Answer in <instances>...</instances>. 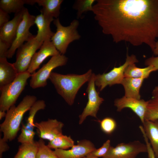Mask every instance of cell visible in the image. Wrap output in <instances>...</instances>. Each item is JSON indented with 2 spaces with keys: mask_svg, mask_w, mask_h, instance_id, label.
<instances>
[{
  "mask_svg": "<svg viewBox=\"0 0 158 158\" xmlns=\"http://www.w3.org/2000/svg\"><path fill=\"white\" fill-rule=\"evenodd\" d=\"M153 90L154 91H158V85L156 86Z\"/></svg>",
  "mask_w": 158,
  "mask_h": 158,
  "instance_id": "ab89813d",
  "label": "cell"
},
{
  "mask_svg": "<svg viewBox=\"0 0 158 158\" xmlns=\"http://www.w3.org/2000/svg\"><path fill=\"white\" fill-rule=\"evenodd\" d=\"M59 54L51 40L45 41L39 51L34 55L27 71L31 74L34 73L47 58Z\"/></svg>",
  "mask_w": 158,
  "mask_h": 158,
  "instance_id": "2e32d148",
  "label": "cell"
},
{
  "mask_svg": "<svg viewBox=\"0 0 158 158\" xmlns=\"http://www.w3.org/2000/svg\"><path fill=\"white\" fill-rule=\"evenodd\" d=\"M92 73L91 69L82 75H63L52 72L49 79L58 93L68 105L71 106L79 90L85 83L88 82Z\"/></svg>",
  "mask_w": 158,
  "mask_h": 158,
  "instance_id": "7a4b0ae2",
  "label": "cell"
},
{
  "mask_svg": "<svg viewBox=\"0 0 158 158\" xmlns=\"http://www.w3.org/2000/svg\"><path fill=\"white\" fill-rule=\"evenodd\" d=\"M144 79L142 78H124L121 84L124 89V96L140 99V90Z\"/></svg>",
  "mask_w": 158,
  "mask_h": 158,
  "instance_id": "44dd1931",
  "label": "cell"
},
{
  "mask_svg": "<svg viewBox=\"0 0 158 158\" xmlns=\"http://www.w3.org/2000/svg\"><path fill=\"white\" fill-rule=\"evenodd\" d=\"M96 149L91 141L85 139L78 141L70 149H56L54 151L59 158H83Z\"/></svg>",
  "mask_w": 158,
  "mask_h": 158,
  "instance_id": "4fadbf2b",
  "label": "cell"
},
{
  "mask_svg": "<svg viewBox=\"0 0 158 158\" xmlns=\"http://www.w3.org/2000/svg\"><path fill=\"white\" fill-rule=\"evenodd\" d=\"M147 152L145 144L138 140H134L127 143H121L115 147L111 146L102 158H136L139 154Z\"/></svg>",
  "mask_w": 158,
  "mask_h": 158,
  "instance_id": "30bf717a",
  "label": "cell"
},
{
  "mask_svg": "<svg viewBox=\"0 0 158 158\" xmlns=\"http://www.w3.org/2000/svg\"><path fill=\"white\" fill-rule=\"evenodd\" d=\"M63 0H34L39 6H42L41 13L51 18H58L60 14L61 6Z\"/></svg>",
  "mask_w": 158,
  "mask_h": 158,
  "instance_id": "7402d4cb",
  "label": "cell"
},
{
  "mask_svg": "<svg viewBox=\"0 0 158 158\" xmlns=\"http://www.w3.org/2000/svg\"><path fill=\"white\" fill-rule=\"evenodd\" d=\"M139 128L143 135L145 144L147 146V152L148 154V158H156L154 152L151 147L148 139L145 134L143 126L140 125L139 126Z\"/></svg>",
  "mask_w": 158,
  "mask_h": 158,
  "instance_id": "1f68e13d",
  "label": "cell"
},
{
  "mask_svg": "<svg viewBox=\"0 0 158 158\" xmlns=\"http://www.w3.org/2000/svg\"><path fill=\"white\" fill-rule=\"evenodd\" d=\"M96 1V0H76L73 8L77 11V18L78 19L81 18L83 13L90 11L92 12L93 4Z\"/></svg>",
  "mask_w": 158,
  "mask_h": 158,
  "instance_id": "83f0119b",
  "label": "cell"
},
{
  "mask_svg": "<svg viewBox=\"0 0 158 158\" xmlns=\"http://www.w3.org/2000/svg\"><path fill=\"white\" fill-rule=\"evenodd\" d=\"M37 142L39 149L36 158H59L43 140L40 138Z\"/></svg>",
  "mask_w": 158,
  "mask_h": 158,
  "instance_id": "f1b7e54d",
  "label": "cell"
},
{
  "mask_svg": "<svg viewBox=\"0 0 158 158\" xmlns=\"http://www.w3.org/2000/svg\"><path fill=\"white\" fill-rule=\"evenodd\" d=\"M153 71L155 70L152 66L140 68L137 67L135 63H133L129 65L125 69L124 78H142L145 79L147 78L150 73Z\"/></svg>",
  "mask_w": 158,
  "mask_h": 158,
  "instance_id": "603a6c76",
  "label": "cell"
},
{
  "mask_svg": "<svg viewBox=\"0 0 158 158\" xmlns=\"http://www.w3.org/2000/svg\"><path fill=\"white\" fill-rule=\"evenodd\" d=\"M111 146L110 140H108L104 143L101 147L98 149H96L89 154L97 157L102 158L107 154Z\"/></svg>",
  "mask_w": 158,
  "mask_h": 158,
  "instance_id": "4dcf8cb0",
  "label": "cell"
},
{
  "mask_svg": "<svg viewBox=\"0 0 158 158\" xmlns=\"http://www.w3.org/2000/svg\"><path fill=\"white\" fill-rule=\"evenodd\" d=\"M54 24L56 27V32L51 39V41L61 54L66 52L69 44L79 40L81 36L77 30L79 22L77 19L73 20L70 25L64 26L61 24L59 18L54 19Z\"/></svg>",
  "mask_w": 158,
  "mask_h": 158,
  "instance_id": "277c9868",
  "label": "cell"
},
{
  "mask_svg": "<svg viewBox=\"0 0 158 158\" xmlns=\"http://www.w3.org/2000/svg\"><path fill=\"white\" fill-rule=\"evenodd\" d=\"M145 65L147 66H152L154 68L155 71L158 70V56H152L145 60Z\"/></svg>",
  "mask_w": 158,
  "mask_h": 158,
  "instance_id": "d6a6232c",
  "label": "cell"
},
{
  "mask_svg": "<svg viewBox=\"0 0 158 158\" xmlns=\"http://www.w3.org/2000/svg\"><path fill=\"white\" fill-rule=\"evenodd\" d=\"M152 52L154 55L156 56H158V41H157L155 47Z\"/></svg>",
  "mask_w": 158,
  "mask_h": 158,
  "instance_id": "8d00e7d4",
  "label": "cell"
},
{
  "mask_svg": "<svg viewBox=\"0 0 158 158\" xmlns=\"http://www.w3.org/2000/svg\"><path fill=\"white\" fill-rule=\"evenodd\" d=\"M43 43L35 36L18 49L16 60L13 63L18 73L27 71L34 55Z\"/></svg>",
  "mask_w": 158,
  "mask_h": 158,
  "instance_id": "9c48e42d",
  "label": "cell"
},
{
  "mask_svg": "<svg viewBox=\"0 0 158 158\" xmlns=\"http://www.w3.org/2000/svg\"><path fill=\"white\" fill-rule=\"evenodd\" d=\"M25 8L15 13L14 18L0 28V40L11 46L16 37L19 25L22 18Z\"/></svg>",
  "mask_w": 158,
  "mask_h": 158,
  "instance_id": "e0dca14e",
  "label": "cell"
},
{
  "mask_svg": "<svg viewBox=\"0 0 158 158\" xmlns=\"http://www.w3.org/2000/svg\"><path fill=\"white\" fill-rule=\"evenodd\" d=\"M54 18L45 16L42 13L37 15L35 23L38 29L37 32L35 36L39 41L44 42L47 40H51L54 33L51 30L50 25L54 21Z\"/></svg>",
  "mask_w": 158,
  "mask_h": 158,
  "instance_id": "ac0fdd59",
  "label": "cell"
},
{
  "mask_svg": "<svg viewBox=\"0 0 158 158\" xmlns=\"http://www.w3.org/2000/svg\"><path fill=\"white\" fill-rule=\"evenodd\" d=\"M35 16L31 15L28 9L25 8L22 18L19 25L15 37L6 54V57H12L15 51L25 42H27L34 36L30 32V28L35 24Z\"/></svg>",
  "mask_w": 158,
  "mask_h": 158,
  "instance_id": "ba28073f",
  "label": "cell"
},
{
  "mask_svg": "<svg viewBox=\"0 0 158 158\" xmlns=\"http://www.w3.org/2000/svg\"><path fill=\"white\" fill-rule=\"evenodd\" d=\"M6 141L4 140L2 138L0 137V158H2L3 153L8 151L9 149V146Z\"/></svg>",
  "mask_w": 158,
  "mask_h": 158,
  "instance_id": "d590c367",
  "label": "cell"
},
{
  "mask_svg": "<svg viewBox=\"0 0 158 158\" xmlns=\"http://www.w3.org/2000/svg\"><path fill=\"white\" fill-rule=\"evenodd\" d=\"M6 115V111L0 110V120H1L4 117H5Z\"/></svg>",
  "mask_w": 158,
  "mask_h": 158,
  "instance_id": "74e56055",
  "label": "cell"
},
{
  "mask_svg": "<svg viewBox=\"0 0 158 158\" xmlns=\"http://www.w3.org/2000/svg\"><path fill=\"white\" fill-rule=\"evenodd\" d=\"M46 107L45 101L42 100H37L31 107L26 123L22 125L20 133L17 138L18 142L22 143L31 142L35 141V116L38 111L44 109Z\"/></svg>",
  "mask_w": 158,
  "mask_h": 158,
  "instance_id": "7c38bea8",
  "label": "cell"
},
{
  "mask_svg": "<svg viewBox=\"0 0 158 158\" xmlns=\"http://www.w3.org/2000/svg\"><path fill=\"white\" fill-rule=\"evenodd\" d=\"M37 101L34 95H26L18 105H14L6 111L4 121L0 125V131L3 133V139L6 141L14 140L17 136L25 113L29 111Z\"/></svg>",
  "mask_w": 158,
  "mask_h": 158,
  "instance_id": "3957f363",
  "label": "cell"
},
{
  "mask_svg": "<svg viewBox=\"0 0 158 158\" xmlns=\"http://www.w3.org/2000/svg\"><path fill=\"white\" fill-rule=\"evenodd\" d=\"M147 104V101L124 96L115 99L114 101V105L116 107L117 111L120 112L125 108H130L139 117L142 123L145 121Z\"/></svg>",
  "mask_w": 158,
  "mask_h": 158,
  "instance_id": "9a60e30c",
  "label": "cell"
},
{
  "mask_svg": "<svg viewBox=\"0 0 158 158\" xmlns=\"http://www.w3.org/2000/svg\"><path fill=\"white\" fill-rule=\"evenodd\" d=\"M28 0H0V8L8 14L18 13L24 9Z\"/></svg>",
  "mask_w": 158,
  "mask_h": 158,
  "instance_id": "4316f807",
  "label": "cell"
},
{
  "mask_svg": "<svg viewBox=\"0 0 158 158\" xmlns=\"http://www.w3.org/2000/svg\"><path fill=\"white\" fill-rule=\"evenodd\" d=\"M47 145L51 149L66 150L74 145V142L70 136L62 134L49 141Z\"/></svg>",
  "mask_w": 158,
  "mask_h": 158,
  "instance_id": "484cf974",
  "label": "cell"
},
{
  "mask_svg": "<svg viewBox=\"0 0 158 158\" xmlns=\"http://www.w3.org/2000/svg\"><path fill=\"white\" fill-rule=\"evenodd\" d=\"M92 12L102 32L114 42L144 44L154 50L158 38V0H96Z\"/></svg>",
  "mask_w": 158,
  "mask_h": 158,
  "instance_id": "6da1fadb",
  "label": "cell"
},
{
  "mask_svg": "<svg viewBox=\"0 0 158 158\" xmlns=\"http://www.w3.org/2000/svg\"><path fill=\"white\" fill-rule=\"evenodd\" d=\"M138 62L135 55H127L125 63L122 65L114 67L107 73L95 75V86L101 91L108 85L111 86L116 84H121L124 78V72L127 67L130 64Z\"/></svg>",
  "mask_w": 158,
  "mask_h": 158,
  "instance_id": "8992f818",
  "label": "cell"
},
{
  "mask_svg": "<svg viewBox=\"0 0 158 158\" xmlns=\"http://www.w3.org/2000/svg\"><path fill=\"white\" fill-rule=\"evenodd\" d=\"M100 127L101 129L104 133L110 134L115 130L116 127V123L113 118L107 117L100 121Z\"/></svg>",
  "mask_w": 158,
  "mask_h": 158,
  "instance_id": "f546056e",
  "label": "cell"
},
{
  "mask_svg": "<svg viewBox=\"0 0 158 158\" xmlns=\"http://www.w3.org/2000/svg\"><path fill=\"white\" fill-rule=\"evenodd\" d=\"M68 60L67 57L60 54L52 56L40 69L32 74L30 82V87L35 89L46 86L47 80L49 79L53 70L59 66L65 65Z\"/></svg>",
  "mask_w": 158,
  "mask_h": 158,
  "instance_id": "52a82bcc",
  "label": "cell"
},
{
  "mask_svg": "<svg viewBox=\"0 0 158 158\" xmlns=\"http://www.w3.org/2000/svg\"><path fill=\"white\" fill-rule=\"evenodd\" d=\"M10 47L7 43L0 40V58L6 57L7 52Z\"/></svg>",
  "mask_w": 158,
  "mask_h": 158,
  "instance_id": "836d02e7",
  "label": "cell"
},
{
  "mask_svg": "<svg viewBox=\"0 0 158 158\" xmlns=\"http://www.w3.org/2000/svg\"><path fill=\"white\" fill-rule=\"evenodd\" d=\"M40 139L50 141L63 134V123L56 119L49 118L47 120L35 123Z\"/></svg>",
  "mask_w": 158,
  "mask_h": 158,
  "instance_id": "5bb4252c",
  "label": "cell"
},
{
  "mask_svg": "<svg viewBox=\"0 0 158 158\" xmlns=\"http://www.w3.org/2000/svg\"><path fill=\"white\" fill-rule=\"evenodd\" d=\"M95 75V74L93 73L88 82L86 90L87 94L88 101L82 113L79 116V124H81L88 116L97 118V114L99 107L104 101V99L99 96V93L96 89Z\"/></svg>",
  "mask_w": 158,
  "mask_h": 158,
  "instance_id": "8fae6325",
  "label": "cell"
},
{
  "mask_svg": "<svg viewBox=\"0 0 158 158\" xmlns=\"http://www.w3.org/2000/svg\"><path fill=\"white\" fill-rule=\"evenodd\" d=\"M38 149L37 141L21 143L13 158H36Z\"/></svg>",
  "mask_w": 158,
  "mask_h": 158,
  "instance_id": "cb8c5ba5",
  "label": "cell"
},
{
  "mask_svg": "<svg viewBox=\"0 0 158 158\" xmlns=\"http://www.w3.org/2000/svg\"><path fill=\"white\" fill-rule=\"evenodd\" d=\"M7 58H0V87L13 82L18 74L13 63L8 62Z\"/></svg>",
  "mask_w": 158,
  "mask_h": 158,
  "instance_id": "d6986e66",
  "label": "cell"
},
{
  "mask_svg": "<svg viewBox=\"0 0 158 158\" xmlns=\"http://www.w3.org/2000/svg\"><path fill=\"white\" fill-rule=\"evenodd\" d=\"M147 102V104L145 120L154 121L158 120V91L153 90L151 98Z\"/></svg>",
  "mask_w": 158,
  "mask_h": 158,
  "instance_id": "d4e9b609",
  "label": "cell"
},
{
  "mask_svg": "<svg viewBox=\"0 0 158 158\" xmlns=\"http://www.w3.org/2000/svg\"><path fill=\"white\" fill-rule=\"evenodd\" d=\"M85 158V157H84V158Z\"/></svg>",
  "mask_w": 158,
  "mask_h": 158,
  "instance_id": "60d3db41",
  "label": "cell"
},
{
  "mask_svg": "<svg viewBox=\"0 0 158 158\" xmlns=\"http://www.w3.org/2000/svg\"><path fill=\"white\" fill-rule=\"evenodd\" d=\"M9 18L8 14L0 8V28L9 21Z\"/></svg>",
  "mask_w": 158,
  "mask_h": 158,
  "instance_id": "e575fe53",
  "label": "cell"
},
{
  "mask_svg": "<svg viewBox=\"0 0 158 158\" xmlns=\"http://www.w3.org/2000/svg\"><path fill=\"white\" fill-rule=\"evenodd\" d=\"M31 75L27 71L18 73L13 82L0 87V110L6 111L15 105Z\"/></svg>",
  "mask_w": 158,
  "mask_h": 158,
  "instance_id": "5b68a950",
  "label": "cell"
},
{
  "mask_svg": "<svg viewBox=\"0 0 158 158\" xmlns=\"http://www.w3.org/2000/svg\"><path fill=\"white\" fill-rule=\"evenodd\" d=\"M145 134L154 152L156 158H158V120H145L142 123Z\"/></svg>",
  "mask_w": 158,
  "mask_h": 158,
  "instance_id": "ffe728a7",
  "label": "cell"
},
{
  "mask_svg": "<svg viewBox=\"0 0 158 158\" xmlns=\"http://www.w3.org/2000/svg\"><path fill=\"white\" fill-rule=\"evenodd\" d=\"M85 158H99L97 157L93 156L90 154H89L86 157H85Z\"/></svg>",
  "mask_w": 158,
  "mask_h": 158,
  "instance_id": "f35d334b",
  "label": "cell"
}]
</instances>
